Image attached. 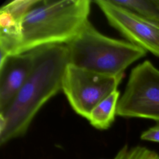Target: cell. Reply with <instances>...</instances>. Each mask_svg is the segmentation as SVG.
<instances>
[{
  "instance_id": "1",
  "label": "cell",
  "mask_w": 159,
  "mask_h": 159,
  "mask_svg": "<svg viewBox=\"0 0 159 159\" xmlns=\"http://www.w3.org/2000/svg\"><path fill=\"white\" fill-rule=\"evenodd\" d=\"M35 61L27 81L8 107L0 112V143L24 135L40 108L62 88L68 64L65 44L48 45L33 50Z\"/></svg>"
},
{
  "instance_id": "2",
  "label": "cell",
  "mask_w": 159,
  "mask_h": 159,
  "mask_svg": "<svg viewBox=\"0 0 159 159\" xmlns=\"http://www.w3.org/2000/svg\"><path fill=\"white\" fill-rule=\"evenodd\" d=\"M91 1H40L26 14L19 53L54 44L66 45L89 20Z\"/></svg>"
},
{
  "instance_id": "3",
  "label": "cell",
  "mask_w": 159,
  "mask_h": 159,
  "mask_svg": "<svg viewBox=\"0 0 159 159\" xmlns=\"http://www.w3.org/2000/svg\"><path fill=\"white\" fill-rule=\"evenodd\" d=\"M68 63L99 74L118 76L147 51L130 42L107 37L88 20L66 45Z\"/></svg>"
},
{
  "instance_id": "4",
  "label": "cell",
  "mask_w": 159,
  "mask_h": 159,
  "mask_svg": "<svg viewBox=\"0 0 159 159\" xmlns=\"http://www.w3.org/2000/svg\"><path fill=\"white\" fill-rule=\"evenodd\" d=\"M116 114L159 122V70L145 60L134 67L119 98Z\"/></svg>"
},
{
  "instance_id": "5",
  "label": "cell",
  "mask_w": 159,
  "mask_h": 159,
  "mask_svg": "<svg viewBox=\"0 0 159 159\" xmlns=\"http://www.w3.org/2000/svg\"><path fill=\"white\" fill-rule=\"evenodd\" d=\"M124 75L107 76L68 64L61 90L73 109L88 119L100 102L117 89Z\"/></svg>"
},
{
  "instance_id": "6",
  "label": "cell",
  "mask_w": 159,
  "mask_h": 159,
  "mask_svg": "<svg viewBox=\"0 0 159 159\" xmlns=\"http://www.w3.org/2000/svg\"><path fill=\"white\" fill-rule=\"evenodd\" d=\"M94 2L109 24L130 43L159 57V26L115 4L112 0H97Z\"/></svg>"
},
{
  "instance_id": "7",
  "label": "cell",
  "mask_w": 159,
  "mask_h": 159,
  "mask_svg": "<svg viewBox=\"0 0 159 159\" xmlns=\"http://www.w3.org/2000/svg\"><path fill=\"white\" fill-rule=\"evenodd\" d=\"M39 0H15L0 9V62L7 57L19 54L22 42L23 22L27 12Z\"/></svg>"
},
{
  "instance_id": "8",
  "label": "cell",
  "mask_w": 159,
  "mask_h": 159,
  "mask_svg": "<svg viewBox=\"0 0 159 159\" xmlns=\"http://www.w3.org/2000/svg\"><path fill=\"white\" fill-rule=\"evenodd\" d=\"M33 50L12 55L0 62V112L4 111L17 96L34 68Z\"/></svg>"
},
{
  "instance_id": "9",
  "label": "cell",
  "mask_w": 159,
  "mask_h": 159,
  "mask_svg": "<svg viewBox=\"0 0 159 159\" xmlns=\"http://www.w3.org/2000/svg\"><path fill=\"white\" fill-rule=\"evenodd\" d=\"M120 92L116 89L100 102L91 111L88 118L90 124L97 129L106 130L114 122Z\"/></svg>"
},
{
  "instance_id": "10",
  "label": "cell",
  "mask_w": 159,
  "mask_h": 159,
  "mask_svg": "<svg viewBox=\"0 0 159 159\" xmlns=\"http://www.w3.org/2000/svg\"><path fill=\"white\" fill-rule=\"evenodd\" d=\"M115 4L123 7L142 18L159 26V8L154 2L143 0H112Z\"/></svg>"
},
{
  "instance_id": "11",
  "label": "cell",
  "mask_w": 159,
  "mask_h": 159,
  "mask_svg": "<svg viewBox=\"0 0 159 159\" xmlns=\"http://www.w3.org/2000/svg\"><path fill=\"white\" fill-rule=\"evenodd\" d=\"M114 159H159V155L146 147L136 146L129 148L124 145Z\"/></svg>"
},
{
  "instance_id": "12",
  "label": "cell",
  "mask_w": 159,
  "mask_h": 159,
  "mask_svg": "<svg viewBox=\"0 0 159 159\" xmlns=\"http://www.w3.org/2000/svg\"><path fill=\"white\" fill-rule=\"evenodd\" d=\"M140 139L143 140L159 143V122L143 132L140 135Z\"/></svg>"
},
{
  "instance_id": "13",
  "label": "cell",
  "mask_w": 159,
  "mask_h": 159,
  "mask_svg": "<svg viewBox=\"0 0 159 159\" xmlns=\"http://www.w3.org/2000/svg\"><path fill=\"white\" fill-rule=\"evenodd\" d=\"M154 2L156 4V5L157 6V7L159 8V0H154Z\"/></svg>"
}]
</instances>
